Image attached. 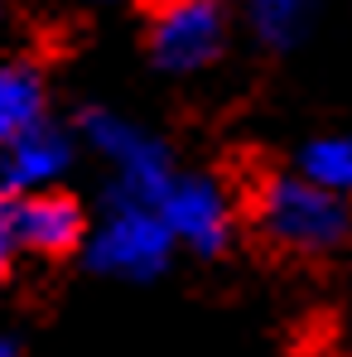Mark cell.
<instances>
[{
  "mask_svg": "<svg viewBox=\"0 0 352 357\" xmlns=\"http://www.w3.org/2000/svg\"><path fill=\"white\" fill-rule=\"evenodd\" d=\"M92 5H116V0H92Z\"/></svg>",
  "mask_w": 352,
  "mask_h": 357,
  "instance_id": "12",
  "label": "cell"
},
{
  "mask_svg": "<svg viewBox=\"0 0 352 357\" xmlns=\"http://www.w3.org/2000/svg\"><path fill=\"white\" fill-rule=\"evenodd\" d=\"M49 121V82L34 59H5L0 68V140Z\"/></svg>",
  "mask_w": 352,
  "mask_h": 357,
  "instance_id": "8",
  "label": "cell"
},
{
  "mask_svg": "<svg viewBox=\"0 0 352 357\" xmlns=\"http://www.w3.org/2000/svg\"><path fill=\"white\" fill-rule=\"evenodd\" d=\"M150 5H169V0H150Z\"/></svg>",
  "mask_w": 352,
  "mask_h": 357,
  "instance_id": "13",
  "label": "cell"
},
{
  "mask_svg": "<svg viewBox=\"0 0 352 357\" xmlns=\"http://www.w3.org/2000/svg\"><path fill=\"white\" fill-rule=\"evenodd\" d=\"M0 353H5V357L24 353V343H20V333H5V343H0Z\"/></svg>",
  "mask_w": 352,
  "mask_h": 357,
  "instance_id": "11",
  "label": "cell"
},
{
  "mask_svg": "<svg viewBox=\"0 0 352 357\" xmlns=\"http://www.w3.org/2000/svg\"><path fill=\"white\" fill-rule=\"evenodd\" d=\"M160 213L169 218L178 246L203 256V261H213L232 246L236 208H232V193L213 174H178L174 169V178L160 193Z\"/></svg>",
  "mask_w": 352,
  "mask_h": 357,
  "instance_id": "6",
  "label": "cell"
},
{
  "mask_svg": "<svg viewBox=\"0 0 352 357\" xmlns=\"http://www.w3.org/2000/svg\"><path fill=\"white\" fill-rule=\"evenodd\" d=\"M294 169L352 198V130H328V135L304 140L294 155Z\"/></svg>",
  "mask_w": 352,
  "mask_h": 357,
  "instance_id": "10",
  "label": "cell"
},
{
  "mask_svg": "<svg viewBox=\"0 0 352 357\" xmlns=\"http://www.w3.org/2000/svg\"><path fill=\"white\" fill-rule=\"evenodd\" d=\"M174 246H178V237L155 198H135V193L107 188L102 193V218L87 232L82 261H87L92 275L145 285V280L169 271Z\"/></svg>",
  "mask_w": 352,
  "mask_h": 357,
  "instance_id": "2",
  "label": "cell"
},
{
  "mask_svg": "<svg viewBox=\"0 0 352 357\" xmlns=\"http://www.w3.org/2000/svg\"><path fill=\"white\" fill-rule=\"evenodd\" d=\"M319 10H323V0H246L251 34L266 49H294L299 39H309Z\"/></svg>",
  "mask_w": 352,
  "mask_h": 357,
  "instance_id": "9",
  "label": "cell"
},
{
  "mask_svg": "<svg viewBox=\"0 0 352 357\" xmlns=\"http://www.w3.org/2000/svg\"><path fill=\"white\" fill-rule=\"evenodd\" d=\"M232 39V20L222 10V0H169L155 5V24H150V59L169 77L203 73L227 54Z\"/></svg>",
  "mask_w": 352,
  "mask_h": 357,
  "instance_id": "5",
  "label": "cell"
},
{
  "mask_svg": "<svg viewBox=\"0 0 352 357\" xmlns=\"http://www.w3.org/2000/svg\"><path fill=\"white\" fill-rule=\"evenodd\" d=\"M246 218L256 237L285 256H333L352 241V198L309 174H261L251 183Z\"/></svg>",
  "mask_w": 352,
  "mask_h": 357,
  "instance_id": "1",
  "label": "cell"
},
{
  "mask_svg": "<svg viewBox=\"0 0 352 357\" xmlns=\"http://www.w3.org/2000/svg\"><path fill=\"white\" fill-rule=\"evenodd\" d=\"M77 135L82 145L112 165V183L116 193H135V198H155L164 193V183L174 178V160H169V145L135 126L130 116H121L112 107H82L77 112Z\"/></svg>",
  "mask_w": 352,
  "mask_h": 357,
  "instance_id": "3",
  "label": "cell"
},
{
  "mask_svg": "<svg viewBox=\"0 0 352 357\" xmlns=\"http://www.w3.org/2000/svg\"><path fill=\"white\" fill-rule=\"evenodd\" d=\"M87 232H92L87 208L59 188L10 193L0 203V261H5V271L20 256H72L87 246Z\"/></svg>",
  "mask_w": 352,
  "mask_h": 357,
  "instance_id": "4",
  "label": "cell"
},
{
  "mask_svg": "<svg viewBox=\"0 0 352 357\" xmlns=\"http://www.w3.org/2000/svg\"><path fill=\"white\" fill-rule=\"evenodd\" d=\"M77 126L63 130L54 121H39L20 135L5 140V155H0V193H34V188H54L59 178H68L72 160H77Z\"/></svg>",
  "mask_w": 352,
  "mask_h": 357,
  "instance_id": "7",
  "label": "cell"
}]
</instances>
